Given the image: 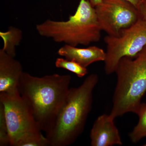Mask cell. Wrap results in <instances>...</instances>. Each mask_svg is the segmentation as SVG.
Segmentation results:
<instances>
[{
    "label": "cell",
    "mask_w": 146,
    "mask_h": 146,
    "mask_svg": "<svg viewBox=\"0 0 146 146\" xmlns=\"http://www.w3.org/2000/svg\"><path fill=\"white\" fill-rule=\"evenodd\" d=\"M117 82L110 114L113 119L136 114L146 93V46L135 57H124L115 72Z\"/></svg>",
    "instance_id": "obj_4"
},
{
    "label": "cell",
    "mask_w": 146,
    "mask_h": 146,
    "mask_svg": "<svg viewBox=\"0 0 146 146\" xmlns=\"http://www.w3.org/2000/svg\"><path fill=\"white\" fill-rule=\"evenodd\" d=\"M0 36L4 42L2 49L11 56H16V47L21 42L22 33L21 30L14 27H10L6 32H0Z\"/></svg>",
    "instance_id": "obj_11"
},
{
    "label": "cell",
    "mask_w": 146,
    "mask_h": 146,
    "mask_svg": "<svg viewBox=\"0 0 146 146\" xmlns=\"http://www.w3.org/2000/svg\"><path fill=\"white\" fill-rule=\"evenodd\" d=\"M142 1H146V0H141V2Z\"/></svg>",
    "instance_id": "obj_18"
},
{
    "label": "cell",
    "mask_w": 146,
    "mask_h": 146,
    "mask_svg": "<svg viewBox=\"0 0 146 146\" xmlns=\"http://www.w3.org/2000/svg\"><path fill=\"white\" fill-rule=\"evenodd\" d=\"M136 114L139 118L138 123L129 135L133 143L146 137V103H141Z\"/></svg>",
    "instance_id": "obj_12"
},
{
    "label": "cell",
    "mask_w": 146,
    "mask_h": 146,
    "mask_svg": "<svg viewBox=\"0 0 146 146\" xmlns=\"http://www.w3.org/2000/svg\"><path fill=\"white\" fill-rule=\"evenodd\" d=\"M125 1L132 4L137 8L141 2V0H125Z\"/></svg>",
    "instance_id": "obj_17"
},
{
    "label": "cell",
    "mask_w": 146,
    "mask_h": 146,
    "mask_svg": "<svg viewBox=\"0 0 146 146\" xmlns=\"http://www.w3.org/2000/svg\"><path fill=\"white\" fill-rule=\"evenodd\" d=\"M10 146H33L44 139L31 111L20 94L0 93Z\"/></svg>",
    "instance_id": "obj_5"
},
{
    "label": "cell",
    "mask_w": 146,
    "mask_h": 146,
    "mask_svg": "<svg viewBox=\"0 0 146 146\" xmlns=\"http://www.w3.org/2000/svg\"><path fill=\"white\" fill-rule=\"evenodd\" d=\"M57 53L66 59L75 61L86 68L95 62L104 61L106 56L104 50L96 46L79 48L65 44L58 50Z\"/></svg>",
    "instance_id": "obj_10"
},
{
    "label": "cell",
    "mask_w": 146,
    "mask_h": 146,
    "mask_svg": "<svg viewBox=\"0 0 146 146\" xmlns=\"http://www.w3.org/2000/svg\"><path fill=\"white\" fill-rule=\"evenodd\" d=\"M106 56L104 71L108 75L115 73L124 57H134L146 46V23L141 19L118 36H105Z\"/></svg>",
    "instance_id": "obj_6"
},
{
    "label": "cell",
    "mask_w": 146,
    "mask_h": 146,
    "mask_svg": "<svg viewBox=\"0 0 146 146\" xmlns=\"http://www.w3.org/2000/svg\"><path fill=\"white\" fill-rule=\"evenodd\" d=\"M10 146L8 128L6 121L3 108L0 103V146Z\"/></svg>",
    "instance_id": "obj_14"
},
{
    "label": "cell",
    "mask_w": 146,
    "mask_h": 146,
    "mask_svg": "<svg viewBox=\"0 0 146 146\" xmlns=\"http://www.w3.org/2000/svg\"><path fill=\"white\" fill-rule=\"evenodd\" d=\"M71 76L58 74L34 76L23 72L18 89L36 123L46 134L52 128L65 104Z\"/></svg>",
    "instance_id": "obj_1"
},
{
    "label": "cell",
    "mask_w": 146,
    "mask_h": 146,
    "mask_svg": "<svg viewBox=\"0 0 146 146\" xmlns=\"http://www.w3.org/2000/svg\"><path fill=\"white\" fill-rule=\"evenodd\" d=\"M137 9L139 12L140 18L146 23V1H142L138 5Z\"/></svg>",
    "instance_id": "obj_15"
},
{
    "label": "cell",
    "mask_w": 146,
    "mask_h": 146,
    "mask_svg": "<svg viewBox=\"0 0 146 146\" xmlns=\"http://www.w3.org/2000/svg\"><path fill=\"white\" fill-rule=\"evenodd\" d=\"M21 63L15 57L0 50V93H19L18 86L23 72Z\"/></svg>",
    "instance_id": "obj_8"
},
{
    "label": "cell",
    "mask_w": 146,
    "mask_h": 146,
    "mask_svg": "<svg viewBox=\"0 0 146 146\" xmlns=\"http://www.w3.org/2000/svg\"><path fill=\"white\" fill-rule=\"evenodd\" d=\"M55 64L56 68H62L70 71L75 74L79 78L83 77L88 74L87 68L83 67L73 60L58 58H56Z\"/></svg>",
    "instance_id": "obj_13"
},
{
    "label": "cell",
    "mask_w": 146,
    "mask_h": 146,
    "mask_svg": "<svg viewBox=\"0 0 146 146\" xmlns=\"http://www.w3.org/2000/svg\"><path fill=\"white\" fill-rule=\"evenodd\" d=\"M36 29L41 36L74 46L99 42L102 31L95 7L86 0H80L75 13L68 21L48 19L36 25Z\"/></svg>",
    "instance_id": "obj_3"
},
{
    "label": "cell",
    "mask_w": 146,
    "mask_h": 146,
    "mask_svg": "<svg viewBox=\"0 0 146 146\" xmlns=\"http://www.w3.org/2000/svg\"><path fill=\"white\" fill-rule=\"evenodd\" d=\"M89 2L91 5L95 7L99 5L102 2L103 0H86Z\"/></svg>",
    "instance_id": "obj_16"
},
{
    "label": "cell",
    "mask_w": 146,
    "mask_h": 146,
    "mask_svg": "<svg viewBox=\"0 0 146 146\" xmlns=\"http://www.w3.org/2000/svg\"><path fill=\"white\" fill-rule=\"evenodd\" d=\"M143 146H146V143L144 144V145H143Z\"/></svg>",
    "instance_id": "obj_19"
},
{
    "label": "cell",
    "mask_w": 146,
    "mask_h": 146,
    "mask_svg": "<svg viewBox=\"0 0 146 146\" xmlns=\"http://www.w3.org/2000/svg\"><path fill=\"white\" fill-rule=\"evenodd\" d=\"M99 81L96 74L88 76L80 86L70 88L53 126L46 134L50 146H68L83 132L93 104V91Z\"/></svg>",
    "instance_id": "obj_2"
},
{
    "label": "cell",
    "mask_w": 146,
    "mask_h": 146,
    "mask_svg": "<svg viewBox=\"0 0 146 146\" xmlns=\"http://www.w3.org/2000/svg\"><path fill=\"white\" fill-rule=\"evenodd\" d=\"M95 8L101 29L110 36H119L140 19L137 8L125 0H103Z\"/></svg>",
    "instance_id": "obj_7"
},
{
    "label": "cell",
    "mask_w": 146,
    "mask_h": 146,
    "mask_svg": "<svg viewBox=\"0 0 146 146\" xmlns=\"http://www.w3.org/2000/svg\"><path fill=\"white\" fill-rule=\"evenodd\" d=\"M114 120L110 115H100L94 122L90 137L92 146L122 145V141Z\"/></svg>",
    "instance_id": "obj_9"
}]
</instances>
